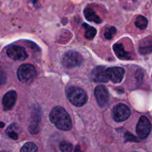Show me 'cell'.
Instances as JSON below:
<instances>
[{
  "instance_id": "6da1fadb",
  "label": "cell",
  "mask_w": 152,
  "mask_h": 152,
  "mask_svg": "<svg viewBox=\"0 0 152 152\" xmlns=\"http://www.w3.org/2000/svg\"><path fill=\"white\" fill-rule=\"evenodd\" d=\"M51 123L62 131H69L72 128V122L68 113L60 106H56L51 110L49 115Z\"/></svg>"
},
{
  "instance_id": "7a4b0ae2",
  "label": "cell",
  "mask_w": 152,
  "mask_h": 152,
  "mask_svg": "<svg viewBox=\"0 0 152 152\" xmlns=\"http://www.w3.org/2000/svg\"><path fill=\"white\" fill-rule=\"evenodd\" d=\"M66 94L68 99L75 106H83L88 101L87 94L80 88L71 86L66 91Z\"/></svg>"
},
{
  "instance_id": "3957f363",
  "label": "cell",
  "mask_w": 152,
  "mask_h": 152,
  "mask_svg": "<svg viewBox=\"0 0 152 152\" xmlns=\"http://www.w3.org/2000/svg\"><path fill=\"white\" fill-rule=\"evenodd\" d=\"M37 75V71L34 65L30 64L22 65L18 68L17 77L22 83H30L34 80Z\"/></svg>"
},
{
  "instance_id": "277c9868",
  "label": "cell",
  "mask_w": 152,
  "mask_h": 152,
  "mask_svg": "<svg viewBox=\"0 0 152 152\" xmlns=\"http://www.w3.org/2000/svg\"><path fill=\"white\" fill-rule=\"evenodd\" d=\"M62 62L65 68H75L82 65L83 57L78 52L74 51V50H69L63 55Z\"/></svg>"
},
{
  "instance_id": "5b68a950",
  "label": "cell",
  "mask_w": 152,
  "mask_h": 152,
  "mask_svg": "<svg viewBox=\"0 0 152 152\" xmlns=\"http://www.w3.org/2000/svg\"><path fill=\"white\" fill-rule=\"evenodd\" d=\"M131 115V110L125 104H118L116 105L112 111L113 119L116 122H123L129 119Z\"/></svg>"
},
{
  "instance_id": "8992f818",
  "label": "cell",
  "mask_w": 152,
  "mask_h": 152,
  "mask_svg": "<svg viewBox=\"0 0 152 152\" xmlns=\"http://www.w3.org/2000/svg\"><path fill=\"white\" fill-rule=\"evenodd\" d=\"M151 131V124L149 120L145 116H142L140 118L139 122L137 125L136 132L138 137L141 139L146 138Z\"/></svg>"
},
{
  "instance_id": "52a82bcc",
  "label": "cell",
  "mask_w": 152,
  "mask_h": 152,
  "mask_svg": "<svg viewBox=\"0 0 152 152\" xmlns=\"http://www.w3.org/2000/svg\"><path fill=\"white\" fill-rule=\"evenodd\" d=\"M7 56L13 60L22 61L25 60L28 57V53L26 50L22 46L19 45H11L7 48Z\"/></svg>"
},
{
  "instance_id": "ba28073f",
  "label": "cell",
  "mask_w": 152,
  "mask_h": 152,
  "mask_svg": "<svg viewBox=\"0 0 152 152\" xmlns=\"http://www.w3.org/2000/svg\"><path fill=\"white\" fill-rule=\"evenodd\" d=\"M95 97H96V102L98 105L101 108H104L106 106L109 102V92L106 87L104 86H96L94 90Z\"/></svg>"
},
{
  "instance_id": "9c48e42d",
  "label": "cell",
  "mask_w": 152,
  "mask_h": 152,
  "mask_svg": "<svg viewBox=\"0 0 152 152\" xmlns=\"http://www.w3.org/2000/svg\"><path fill=\"white\" fill-rule=\"evenodd\" d=\"M108 79L114 83H120L124 77L125 71L120 67H113L106 69Z\"/></svg>"
},
{
  "instance_id": "30bf717a",
  "label": "cell",
  "mask_w": 152,
  "mask_h": 152,
  "mask_svg": "<svg viewBox=\"0 0 152 152\" xmlns=\"http://www.w3.org/2000/svg\"><path fill=\"white\" fill-rule=\"evenodd\" d=\"M17 99V94L14 91H10L4 94L2 99L3 108L4 111L10 110L13 106Z\"/></svg>"
},
{
  "instance_id": "8fae6325",
  "label": "cell",
  "mask_w": 152,
  "mask_h": 152,
  "mask_svg": "<svg viewBox=\"0 0 152 152\" xmlns=\"http://www.w3.org/2000/svg\"><path fill=\"white\" fill-rule=\"evenodd\" d=\"M92 78L94 81L99 83H107L109 80L107 75L106 69L104 67L98 66L92 72Z\"/></svg>"
},
{
  "instance_id": "7c38bea8",
  "label": "cell",
  "mask_w": 152,
  "mask_h": 152,
  "mask_svg": "<svg viewBox=\"0 0 152 152\" xmlns=\"http://www.w3.org/2000/svg\"><path fill=\"white\" fill-rule=\"evenodd\" d=\"M151 37H147L144 39L141 40L140 43L139 50L142 54H147V53L152 52V40Z\"/></svg>"
},
{
  "instance_id": "4fadbf2b",
  "label": "cell",
  "mask_w": 152,
  "mask_h": 152,
  "mask_svg": "<svg viewBox=\"0 0 152 152\" xmlns=\"http://www.w3.org/2000/svg\"><path fill=\"white\" fill-rule=\"evenodd\" d=\"M113 49L116 56L121 59H130L131 56L128 52L125 50L124 46L120 43H117L113 46Z\"/></svg>"
},
{
  "instance_id": "5bb4252c",
  "label": "cell",
  "mask_w": 152,
  "mask_h": 152,
  "mask_svg": "<svg viewBox=\"0 0 152 152\" xmlns=\"http://www.w3.org/2000/svg\"><path fill=\"white\" fill-rule=\"evenodd\" d=\"M84 15L86 19L90 22H94L95 23H100L101 19L99 16L96 13V12L93 10V9L90 8V7H86L84 10Z\"/></svg>"
},
{
  "instance_id": "9a60e30c",
  "label": "cell",
  "mask_w": 152,
  "mask_h": 152,
  "mask_svg": "<svg viewBox=\"0 0 152 152\" xmlns=\"http://www.w3.org/2000/svg\"><path fill=\"white\" fill-rule=\"evenodd\" d=\"M19 128L15 123L9 126L6 130V134H7V136L13 140H17L19 138Z\"/></svg>"
},
{
  "instance_id": "2e32d148",
  "label": "cell",
  "mask_w": 152,
  "mask_h": 152,
  "mask_svg": "<svg viewBox=\"0 0 152 152\" xmlns=\"http://www.w3.org/2000/svg\"><path fill=\"white\" fill-rule=\"evenodd\" d=\"M83 26L86 28V32H85L86 37L88 39H92L96 35V30L94 27L90 26L87 24H83Z\"/></svg>"
},
{
  "instance_id": "e0dca14e",
  "label": "cell",
  "mask_w": 152,
  "mask_h": 152,
  "mask_svg": "<svg viewBox=\"0 0 152 152\" xmlns=\"http://www.w3.org/2000/svg\"><path fill=\"white\" fill-rule=\"evenodd\" d=\"M135 25L140 29H145L148 25V20L143 16H138L135 20Z\"/></svg>"
},
{
  "instance_id": "ac0fdd59",
  "label": "cell",
  "mask_w": 152,
  "mask_h": 152,
  "mask_svg": "<svg viewBox=\"0 0 152 152\" xmlns=\"http://www.w3.org/2000/svg\"><path fill=\"white\" fill-rule=\"evenodd\" d=\"M20 152H38V148L34 142H28L22 147Z\"/></svg>"
},
{
  "instance_id": "d6986e66",
  "label": "cell",
  "mask_w": 152,
  "mask_h": 152,
  "mask_svg": "<svg viewBox=\"0 0 152 152\" xmlns=\"http://www.w3.org/2000/svg\"><path fill=\"white\" fill-rule=\"evenodd\" d=\"M59 148L62 152H71L73 149V145L70 142L63 141L59 144Z\"/></svg>"
},
{
  "instance_id": "ffe728a7",
  "label": "cell",
  "mask_w": 152,
  "mask_h": 152,
  "mask_svg": "<svg viewBox=\"0 0 152 152\" xmlns=\"http://www.w3.org/2000/svg\"><path fill=\"white\" fill-rule=\"evenodd\" d=\"M116 31H117V30H116L114 27H111V28L107 29L106 31H105V37L107 39H111L114 34H116Z\"/></svg>"
},
{
  "instance_id": "44dd1931",
  "label": "cell",
  "mask_w": 152,
  "mask_h": 152,
  "mask_svg": "<svg viewBox=\"0 0 152 152\" xmlns=\"http://www.w3.org/2000/svg\"><path fill=\"white\" fill-rule=\"evenodd\" d=\"M37 1H38V0H34V3L37 2Z\"/></svg>"
},
{
  "instance_id": "7402d4cb",
  "label": "cell",
  "mask_w": 152,
  "mask_h": 152,
  "mask_svg": "<svg viewBox=\"0 0 152 152\" xmlns=\"http://www.w3.org/2000/svg\"><path fill=\"white\" fill-rule=\"evenodd\" d=\"M1 152H7V151H1Z\"/></svg>"
}]
</instances>
